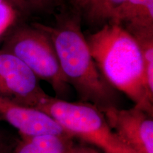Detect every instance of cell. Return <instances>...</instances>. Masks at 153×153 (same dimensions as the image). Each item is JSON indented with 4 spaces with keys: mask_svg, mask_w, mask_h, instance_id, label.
Instances as JSON below:
<instances>
[{
    "mask_svg": "<svg viewBox=\"0 0 153 153\" xmlns=\"http://www.w3.org/2000/svg\"><path fill=\"white\" fill-rule=\"evenodd\" d=\"M59 16L55 26L39 23L33 25L52 41L69 85L74 88L82 102L90 103L99 108L116 106L114 88L101 74L82 33V16L74 11Z\"/></svg>",
    "mask_w": 153,
    "mask_h": 153,
    "instance_id": "cell-1",
    "label": "cell"
},
{
    "mask_svg": "<svg viewBox=\"0 0 153 153\" xmlns=\"http://www.w3.org/2000/svg\"><path fill=\"white\" fill-rule=\"evenodd\" d=\"M96 65L107 83L153 114L146 99L143 53L136 40L121 26L106 23L86 37Z\"/></svg>",
    "mask_w": 153,
    "mask_h": 153,
    "instance_id": "cell-2",
    "label": "cell"
},
{
    "mask_svg": "<svg viewBox=\"0 0 153 153\" xmlns=\"http://www.w3.org/2000/svg\"><path fill=\"white\" fill-rule=\"evenodd\" d=\"M36 108L60 124L69 135L104 153H135L126 147L108 125L98 107L87 102H70L48 96Z\"/></svg>",
    "mask_w": 153,
    "mask_h": 153,
    "instance_id": "cell-3",
    "label": "cell"
},
{
    "mask_svg": "<svg viewBox=\"0 0 153 153\" xmlns=\"http://www.w3.org/2000/svg\"><path fill=\"white\" fill-rule=\"evenodd\" d=\"M2 51L22 60L38 79L51 85L57 98L69 93L70 85L62 71L52 41L43 30L32 26H19L8 36Z\"/></svg>",
    "mask_w": 153,
    "mask_h": 153,
    "instance_id": "cell-4",
    "label": "cell"
},
{
    "mask_svg": "<svg viewBox=\"0 0 153 153\" xmlns=\"http://www.w3.org/2000/svg\"><path fill=\"white\" fill-rule=\"evenodd\" d=\"M48 96L39 79L22 60L10 53L0 51V97L36 108Z\"/></svg>",
    "mask_w": 153,
    "mask_h": 153,
    "instance_id": "cell-5",
    "label": "cell"
},
{
    "mask_svg": "<svg viewBox=\"0 0 153 153\" xmlns=\"http://www.w3.org/2000/svg\"><path fill=\"white\" fill-rule=\"evenodd\" d=\"M99 109L126 147L135 153H153V114L136 105L129 109L116 106Z\"/></svg>",
    "mask_w": 153,
    "mask_h": 153,
    "instance_id": "cell-6",
    "label": "cell"
},
{
    "mask_svg": "<svg viewBox=\"0 0 153 153\" xmlns=\"http://www.w3.org/2000/svg\"><path fill=\"white\" fill-rule=\"evenodd\" d=\"M0 120L10 124L19 132L20 135L24 136L43 134L68 135L54 118L45 112L22 106L1 97Z\"/></svg>",
    "mask_w": 153,
    "mask_h": 153,
    "instance_id": "cell-7",
    "label": "cell"
},
{
    "mask_svg": "<svg viewBox=\"0 0 153 153\" xmlns=\"http://www.w3.org/2000/svg\"><path fill=\"white\" fill-rule=\"evenodd\" d=\"M107 23L121 26L135 39L153 36V0H125Z\"/></svg>",
    "mask_w": 153,
    "mask_h": 153,
    "instance_id": "cell-8",
    "label": "cell"
},
{
    "mask_svg": "<svg viewBox=\"0 0 153 153\" xmlns=\"http://www.w3.org/2000/svg\"><path fill=\"white\" fill-rule=\"evenodd\" d=\"M11 153H70L74 138L68 135H20Z\"/></svg>",
    "mask_w": 153,
    "mask_h": 153,
    "instance_id": "cell-9",
    "label": "cell"
},
{
    "mask_svg": "<svg viewBox=\"0 0 153 153\" xmlns=\"http://www.w3.org/2000/svg\"><path fill=\"white\" fill-rule=\"evenodd\" d=\"M125 0H93L84 16L93 24H104Z\"/></svg>",
    "mask_w": 153,
    "mask_h": 153,
    "instance_id": "cell-10",
    "label": "cell"
},
{
    "mask_svg": "<svg viewBox=\"0 0 153 153\" xmlns=\"http://www.w3.org/2000/svg\"><path fill=\"white\" fill-rule=\"evenodd\" d=\"M143 53L144 62V86L146 99L153 104V36L135 39Z\"/></svg>",
    "mask_w": 153,
    "mask_h": 153,
    "instance_id": "cell-11",
    "label": "cell"
},
{
    "mask_svg": "<svg viewBox=\"0 0 153 153\" xmlns=\"http://www.w3.org/2000/svg\"><path fill=\"white\" fill-rule=\"evenodd\" d=\"M19 13H49L62 4L64 0H9Z\"/></svg>",
    "mask_w": 153,
    "mask_h": 153,
    "instance_id": "cell-12",
    "label": "cell"
},
{
    "mask_svg": "<svg viewBox=\"0 0 153 153\" xmlns=\"http://www.w3.org/2000/svg\"><path fill=\"white\" fill-rule=\"evenodd\" d=\"M18 13L8 1H0V35L14 24Z\"/></svg>",
    "mask_w": 153,
    "mask_h": 153,
    "instance_id": "cell-13",
    "label": "cell"
},
{
    "mask_svg": "<svg viewBox=\"0 0 153 153\" xmlns=\"http://www.w3.org/2000/svg\"><path fill=\"white\" fill-rule=\"evenodd\" d=\"M16 139L8 136L5 132L0 129V153H11Z\"/></svg>",
    "mask_w": 153,
    "mask_h": 153,
    "instance_id": "cell-14",
    "label": "cell"
},
{
    "mask_svg": "<svg viewBox=\"0 0 153 153\" xmlns=\"http://www.w3.org/2000/svg\"><path fill=\"white\" fill-rule=\"evenodd\" d=\"M73 8V11L82 16L93 0H69Z\"/></svg>",
    "mask_w": 153,
    "mask_h": 153,
    "instance_id": "cell-15",
    "label": "cell"
},
{
    "mask_svg": "<svg viewBox=\"0 0 153 153\" xmlns=\"http://www.w3.org/2000/svg\"><path fill=\"white\" fill-rule=\"evenodd\" d=\"M70 153H99L98 150L91 148L86 143H76L72 147Z\"/></svg>",
    "mask_w": 153,
    "mask_h": 153,
    "instance_id": "cell-16",
    "label": "cell"
},
{
    "mask_svg": "<svg viewBox=\"0 0 153 153\" xmlns=\"http://www.w3.org/2000/svg\"><path fill=\"white\" fill-rule=\"evenodd\" d=\"M0 1H8V2H9V0H0ZM9 3H10V2H9ZM11 5H12V4H11Z\"/></svg>",
    "mask_w": 153,
    "mask_h": 153,
    "instance_id": "cell-17",
    "label": "cell"
}]
</instances>
